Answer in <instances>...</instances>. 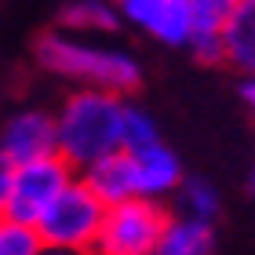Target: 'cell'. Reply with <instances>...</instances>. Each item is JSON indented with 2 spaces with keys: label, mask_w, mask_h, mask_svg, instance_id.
Masks as SVG:
<instances>
[{
  "label": "cell",
  "mask_w": 255,
  "mask_h": 255,
  "mask_svg": "<svg viewBox=\"0 0 255 255\" xmlns=\"http://www.w3.org/2000/svg\"><path fill=\"white\" fill-rule=\"evenodd\" d=\"M241 102H245V106H248V113L255 117V73L241 80Z\"/></svg>",
  "instance_id": "obj_17"
},
{
  "label": "cell",
  "mask_w": 255,
  "mask_h": 255,
  "mask_svg": "<svg viewBox=\"0 0 255 255\" xmlns=\"http://www.w3.org/2000/svg\"><path fill=\"white\" fill-rule=\"evenodd\" d=\"M153 142H164V138H160V124L153 121V113H146L138 102L128 99L124 121H121V149L135 153V149H146Z\"/></svg>",
  "instance_id": "obj_14"
},
{
  "label": "cell",
  "mask_w": 255,
  "mask_h": 255,
  "mask_svg": "<svg viewBox=\"0 0 255 255\" xmlns=\"http://www.w3.org/2000/svg\"><path fill=\"white\" fill-rule=\"evenodd\" d=\"M40 255H91V252H73V248H40Z\"/></svg>",
  "instance_id": "obj_18"
},
{
  "label": "cell",
  "mask_w": 255,
  "mask_h": 255,
  "mask_svg": "<svg viewBox=\"0 0 255 255\" xmlns=\"http://www.w3.org/2000/svg\"><path fill=\"white\" fill-rule=\"evenodd\" d=\"M219 44L226 66H234L241 77L255 73V0H237L230 7L219 29Z\"/></svg>",
  "instance_id": "obj_9"
},
{
  "label": "cell",
  "mask_w": 255,
  "mask_h": 255,
  "mask_svg": "<svg viewBox=\"0 0 255 255\" xmlns=\"http://www.w3.org/2000/svg\"><path fill=\"white\" fill-rule=\"evenodd\" d=\"M124 95L95 88H77L62 99L55 113V153L73 171L91 168L95 160L121 149V121H124Z\"/></svg>",
  "instance_id": "obj_2"
},
{
  "label": "cell",
  "mask_w": 255,
  "mask_h": 255,
  "mask_svg": "<svg viewBox=\"0 0 255 255\" xmlns=\"http://www.w3.org/2000/svg\"><path fill=\"white\" fill-rule=\"evenodd\" d=\"M37 66L44 73L69 80L77 88H95V91H113V95H131L142 84V66L131 51L113 48L106 40L91 37H73L62 29L40 33L33 44Z\"/></svg>",
  "instance_id": "obj_1"
},
{
  "label": "cell",
  "mask_w": 255,
  "mask_h": 255,
  "mask_svg": "<svg viewBox=\"0 0 255 255\" xmlns=\"http://www.w3.org/2000/svg\"><path fill=\"white\" fill-rule=\"evenodd\" d=\"M11 171H15V164L0 153V215H4V204H7V190H11Z\"/></svg>",
  "instance_id": "obj_16"
},
{
  "label": "cell",
  "mask_w": 255,
  "mask_h": 255,
  "mask_svg": "<svg viewBox=\"0 0 255 255\" xmlns=\"http://www.w3.org/2000/svg\"><path fill=\"white\" fill-rule=\"evenodd\" d=\"M175 215H186V219H197V223H212L219 219V208H223V201H219V190L212 186L208 179L201 175H186L179 182L175 190Z\"/></svg>",
  "instance_id": "obj_13"
},
{
  "label": "cell",
  "mask_w": 255,
  "mask_h": 255,
  "mask_svg": "<svg viewBox=\"0 0 255 255\" xmlns=\"http://www.w3.org/2000/svg\"><path fill=\"white\" fill-rule=\"evenodd\" d=\"M131 171H135V197L138 201H157V204L171 201L175 190H179V182L186 179L182 175V160L175 157V149L164 146V142L135 149L131 153Z\"/></svg>",
  "instance_id": "obj_8"
},
{
  "label": "cell",
  "mask_w": 255,
  "mask_h": 255,
  "mask_svg": "<svg viewBox=\"0 0 255 255\" xmlns=\"http://www.w3.org/2000/svg\"><path fill=\"white\" fill-rule=\"evenodd\" d=\"M248 190L255 193V153H252V168H248Z\"/></svg>",
  "instance_id": "obj_19"
},
{
  "label": "cell",
  "mask_w": 255,
  "mask_h": 255,
  "mask_svg": "<svg viewBox=\"0 0 255 255\" xmlns=\"http://www.w3.org/2000/svg\"><path fill=\"white\" fill-rule=\"evenodd\" d=\"M121 26L124 18L113 0H66L59 7V18H55V29L73 33V37H91V40L110 37Z\"/></svg>",
  "instance_id": "obj_10"
},
{
  "label": "cell",
  "mask_w": 255,
  "mask_h": 255,
  "mask_svg": "<svg viewBox=\"0 0 255 255\" xmlns=\"http://www.w3.org/2000/svg\"><path fill=\"white\" fill-rule=\"evenodd\" d=\"M106 204L91 193L80 175L48 204V212L37 219V237L44 248H73V252H91L95 234L102 226Z\"/></svg>",
  "instance_id": "obj_3"
},
{
  "label": "cell",
  "mask_w": 255,
  "mask_h": 255,
  "mask_svg": "<svg viewBox=\"0 0 255 255\" xmlns=\"http://www.w3.org/2000/svg\"><path fill=\"white\" fill-rule=\"evenodd\" d=\"M73 179H77V171L69 168L59 153L29 160V164H15V171H11V190H7V204H4V215H0V219L18 223V226H37V219L48 212V204Z\"/></svg>",
  "instance_id": "obj_5"
},
{
  "label": "cell",
  "mask_w": 255,
  "mask_h": 255,
  "mask_svg": "<svg viewBox=\"0 0 255 255\" xmlns=\"http://www.w3.org/2000/svg\"><path fill=\"white\" fill-rule=\"evenodd\" d=\"M215 252V226L197 219L168 212V223L160 230L157 255H212Z\"/></svg>",
  "instance_id": "obj_12"
},
{
  "label": "cell",
  "mask_w": 255,
  "mask_h": 255,
  "mask_svg": "<svg viewBox=\"0 0 255 255\" xmlns=\"http://www.w3.org/2000/svg\"><path fill=\"white\" fill-rule=\"evenodd\" d=\"M0 153L11 164H29V160L51 157L55 153V113H44V110L15 113L0 131Z\"/></svg>",
  "instance_id": "obj_7"
},
{
  "label": "cell",
  "mask_w": 255,
  "mask_h": 255,
  "mask_svg": "<svg viewBox=\"0 0 255 255\" xmlns=\"http://www.w3.org/2000/svg\"><path fill=\"white\" fill-rule=\"evenodd\" d=\"M121 18L128 26L142 29L164 48H186L193 37V7L190 0H128Z\"/></svg>",
  "instance_id": "obj_6"
},
{
  "label": "cell",
  "mask_w": 255,
  "mask_h": 255,
  "mask_svg": "<svg viewBox=\"0 0 255 255\" xmlns=\"http://www.w3.org/2000/svg\"><path fill=\"white\" fill-rule=\"evenodd\" d=\"M113 4H117V7H124V4H128V0H113Z\"/></svg>",
  "instance_id": "obj_20"
},
{
  "label": "cell",
  "mask_w": 255,
  "mask_h": 255,
  "mask_svg": "<svg viewBox=\"0 0 255 255\" xmlns=\"http://www.w3.org/2000/svg\"><path fill=\"white\" fill-rule=\"evenodd\" d=\"M40 237L33 226H18L0 219V255H40Z\"/></svg>",
  "instance_id": "obj_15"
},
{
  "label": "cell",
  "mask_w": 255,
  "mask_h": 255,
  "mask_svg": "<svg viewBox=\"0 0 255 255\" xmlns=\"http://www.w3.org/2000/svg\"><path fill=\"white\" fill-rule=\"evenodd\" d=\"M168 223V208L157 201H121L110 204L95 234L91 255H157L160 230Z\"/></svg>",
  "instance_id": "obj_4"
},
{
  "label": "cell",
  "mask_w": 255,
  "mask_h": 255,
  "mask_svg": "<svg viewBox=\"0 0 255 255\" xmlns=\"http://www.w3.org/2000/svg\"><path fill=\"white\" fill-rule=\"evenodd\" d=\"M80 182L99 197L102 204H121V201H131L135 197V171H131V153H124V149H117V153L102 157L95 160L91 168L77 171Z\"/></svg>",
  "instance_id": "obj_11"
}]
</instances>
